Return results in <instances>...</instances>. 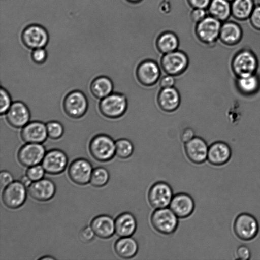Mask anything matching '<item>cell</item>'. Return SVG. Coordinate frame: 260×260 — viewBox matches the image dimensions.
Listing matches in <instances>:
<instances>
[{"instance_id":"cell-1","label":"cell","mask_w":260,"mask_h":260,"mask_svg":"<svg viewBox=\"0 0 260 260\" xmlns=\"http://www.w3.org/2000/svg\"><path fill=\"white\" fill-rule=\"evenodd\" d=\"M259 61L256 54L249 46L238 49L233 55L230 67L236 78L245 77L257 73Z\"/></svg>"},{"instance_id":"cell-2","label":"cell","mask_w":260,"mask_h":260,"mask_svg":"<svg viewBox=\"0 0 260 260\" xmlns=\"http://www.w3.org/2000/svg\"><path fill=\"white\" fill-rule=\"evenodd\" d=\"M128 101L125 94L120 92H112L101 100L99 109L101 113L109 119L121 117L126 112Z\"/></svg>"},{"instance_id":"cell-3","label":"cell","mask_w":260,"mask_h":260,"mask_svg":"<svg viewBox=\"0 0 260 260\" xmlns=\"http://www.w3.org/2000/svg\"><path fill=\"white\" fill-rule=\"evenodd\" d=\"M189 63V59L186 52L182 50L178 49L162 54L160 58L159 65L165 73L177 77L186 71Z\"/></svg>"},{"instance_id":"cell-4","label":"cell","mask_w":260,"mask_h":260,"mask_svg":"<svg viewBox=\"0 0 260 260\" xmlns=\"http://www.w3.org/2000/svg\"><path fill=\"white\" fill-rule=\"evenodd\" d=\"M89 150L97 161H108L115 155V141L107 135H96L90 141Z\"/></svg>"},{"instance_id":"cell-5","label":"cell","mask_w":260,"mask_h":260,"mask_svg":"<svg viewBox=\"0 0 260 260\" xmlns=\"http://www.w3.org/2000/svg\"><path fill=\"white\" fill-rule=\"evenodd\" d=\"M178 217L169 208L156 209L150 217L151 224L158 233L168 235L174 233L177 230Z\"/></svg>"},{"instance_id":"cell-6","label":"cell","mask_w":260,"mask_h":260,"mask_svg":"<svg viewBox=\"0 0 260 260\" xmlns=\"http://www.w3.org/2000/svg\"><path fill=\"white\" fill-rule=\"evenodd\" d=\"M233 230L239 239L243 241H250L257 235L259 224L253 215L248 213H242L235 219Z\"/></svg>"},{"instance_id":"cell-7","label":"cell","mask_w":260,"mask_h":260,"mask_svg":"<svg viewBox=\"0 0 260 260\" xmlns=\"http://www.w3.org/2000/svg\"><path fill=\"white\" fill-rule=\"evenodd\" d=\"M161 69L158 63L151 59L141 61L137 66L135 76L138 82L145 87H151L159 80Z\"/></svg>"},{"instance_id":"cell-8","label":"cell","mask_w":260,"mask_h":260,"mask_svg":"<svg viewBox=\"0 0 260 260\" xmlns=\"http://www.w3.org/2000/svg\"><path fill=\"white\" fill-rule=\"evenodd\" d=\"M88 107L87 99L81 91L75 90L69 92L63 101L65 113L73 119H79L86 113Z\"/></svg>"},{"instance_id":"cell-9","label":"cell","mask_w":260,"mask_h":260,"mask_svg":"<svg viewBox=\"0 0 260 260\" xmlns=\"http://www.w3.org/2000/svg\"><path fill=\"white\" fill-rule=\"evenodd\" d=\"M222 22L208 15L197 24L196 33L199 40L209 46L215 44L219 38Z\"/></svg>"},{"instance_id":"cell-10","label":"cell","mask_w":260,"mask_h":260,"mask_svg":"<svg viewBox=\"0 0 260 260\" xmlns=\"http://www.w3.org/2000/svg\"><path fill=\"white\" fill-rule=\"evenodd\" d=\"M173 196L172 188L169 184L158 181L150 187L147 199L150 205L156 209L168 207Z\"/></svg>"},{"instance_id":"cell-11","label":"cell","mask_w":260,"mask_h":260,"mask_svg":"<svg viewBox=\"0 0 260 260\" xmlns=\"http://www.w3.org/2000/svg\"><path fill=\"white\" fill-rule=\"evenodd\" d=\"M47 30L42 25L32 24L27 26L21 34V40L27 48L34 50L45 48L49 41Z\"/></svg>"},{"instance_id":"cell-12","label":"cell","mask_w":260,"mask_h":260,"mask_svg":"<svg viewBox=\"0 0 260 260\" xmlns=\"http://www.w3.org/2000/svg\"><path fill=\"white\" fill-rule=\"evenodd\" d=\"M26 187L20 181H13L5 187L2 192L4 204L10 209H17L24 203L26 199Z\"/></svg>"},{"instance_id":"cell-13","label":"cell","mask_w":260,"mask_h":260,"mask_svg":"<svg viewBox=\"0 0 260 260\" xmlns=\"http://www.w3.org/2000/svg\"><path fill=\"white\" fill-rule=\"evenodd\" d=\"M45 154V148L41 143H26L19 149L17 158L22 166L30 167L42 162Z\"/></svg>"},{"instance_id":"cell-14","label":"cell","mask_w":260,"mask_h":260,"mask_svg":"<svg viewBox=\"0 0 260 260\" xmlns=\"http://www.w3.org/2000/svg\"><path fill=\"white\" fill-rule=\"evenodd\" d=\"M92 171V166L90 161L83 158H79L70 164L68 175L75 184L84 185L90 182Z\"/></svg>"},{"instance_id":"cell-15","label":"cell","mask_w":260,"mask_h":260,"mask_svg":"<svg viewBox=\"0 0 260 260\" xmlns=\"http://www.w3.org/2000/svg\"><path fill=\"white\" fill-rule=\"evenodd\" d=\"M68 162L67 155L63 151L53 149L46 153L42 161V166L47 173L57 175L65 170Z\"/></svg>"},{"instance_id":"cell-16","label":"cell","mask_w":260,"mask_h":260,"mask_svg":"<svg viewBox=\"0 0 260 260\" xmlns=\"http://www.w3.org/2000/svg\"><path fill=\"white\" fill-rule=\"evenodd\" d=\"M7 122L15 128H22L29 122L30 113L28 107L21 101L13 102L6 113Z\"/></svg>"},{"instance_id":"cell-17","label":"cell","mask_w":260,"mask_h":260,"mask_svg":"<svg viewBox=\"0 0 260 260\" xmlns=\"http://www.w3.org/2000/svg\"><path fill=\"white\" fill-rule=\"evenodd\" d=\"M184 152L187 158L196 164H201L207 160L209 146L202 138L195 136L184 144Z\"/></svg>"},{"instance_id":"cell-18","label":"cell","mask_w":260,"mask_h":260,"mask_svg":"<svg viewBox=\"0 0 260 260\" xmlns=\"http://www.w3.org/2000/svg\"><path fill=\"white\" fill-rule=\"evenodd\" d=\"M156 102L161 110L172 113L178 109L181 103V95L175 86L160 88L157 95Z\"/></svg>"},{"instance_id":"cell-19","label":"cell","mask_w":260,"mask_h":260,"mask_svg":"<svg viewBox=\"0 0 260 260\" xmlns=\"http://www.w3.org/2000/svg\"><path fill=\"white\" fill-rule=\"evenodd\" d=\"M169 207L179 218H186L193 212L195 203L189 194L179 192L173 196Z\"/></svg>"},{"instance_id":"cell-20","label":"cell","mask_w":260,"mask_h":260,"mask_svg":"<svg viewBox=\"0 0 260 260\" xmlns=\"http://www.w3.org/2000/svg\"><path fill=\"white\" fill-rule=\"evenodd\" d=\"M29 195L39 201H47L53 197L56 191L54 182L47 178L32 182L27 187Z\"/></svg>"},{"instance_id":"cell-21","label":"cell","mask_w":260,"mask_h":260,"mask_svg":"<svg viewBox=\"0 0 260 260\" xmlns=\"http://www.w3.org/2000/svg\"><path fill=\"white\" fill-rule=\"evenodd\" d=\"M20 136L26 143H42L48 137L46 124L39 121L29 122L22 128Z\"/></svg>"},{"instance_id":"cell-22","label":"cell","mask_w":260,"mask_h":260,"mask_svg":"<svg viewBox=\"0 0 260 260\" xmlns=\"http://www.w3.org/2000/svg\"><path fill=\"white\" fill-rule=\"evenodd\" d=\"M231 156V148L224 141H215L209 146L207 160L213 166H219L226 164Z\"/></svg>"},{"instance_id":"cell-23","label":"cell","mask_w":260,"mask_h":260,"mask_svg":"<svg viewBox=\"0 0 260 260\" xmlns=\"http://www.w3.org/2000/svg\"><path fill=\"white\" fill-rule=\"evenodd\" d=\"M242 34L241 26L236 22L228 20L222 22L219 38L226 46L234 47L241 41Z\"/></svg>"},{"instance_id":"cell-24","label":"cell","mask_w":260,"mask_h":260,"mask_svg":"<svg viewBox=\"0 0 260 260\" xmlns=\"http://www.w3.org/2000/svg\"><path fill=\"white\" fill-rule=\"evenodd\" d=\"M137 228L136 218L129 212H122L115 219V234L119 237L133 236Z\"/></svg>"},{"instance_id":"cell-25","label":"cell","mask_w":260,"mask_h":260,"mask_svg":"<svg viewBox=\"0 0 260 260\" xmlns=\"http://www.w3.org/2000/svg\"><path fill=\"white\" fill-rule=\"evenodd\" d=\"M90 226L95 235L102 239H108L115 233V219L108 215H100L91 221Z\"/></svg>"},{"instance_id":"cell-26","label":"cell","mask_w":260,"mask_h":260,"mask_svg":"<svg viewBox=\"0 0 260 260\" xmlns=\"http://www.w3.org/2000/svg\"><path fill=\"white\" fill-rule=\"evenodd\" d=\"M237 90L242 95L251 96L260 90V76L256 73L249 76L236 78Z\"/></svg>"},{"instance_id":"cell-27","label":"cell","mask_w":260,"mask_h":260,"mask_svg":"<svg viewBox=\"0 0 260 260\" xmlns=\"http://www.w3.org/2000/svg\"><path fill=\"white\" fill-rule=\"evenodd\" d=\"M114 249L115 253L120 258L130 259L137 254L139 245L132 236L120 237L116 241Z\"/></svg>"},{"instance_id":"cell-28","label":"cell","mask_w":260,"mask_h":260,"mask_svg":"<svg viewBox=\"0 0 260 260\" xmlns=\"http://www.w3.org/2000/svg\"><path fill=\"white\" fill-rule=\"evenodd\" d=\"M114 84L111 79L105 76L94 78L90 85V91L96 99H102L113 92Z\"/></svg>"},{"instance_id":"cell-29","label":"cell","mask_w":260,"mask_h":260,"mask_svg":"<svg viewBox=\"0 0 260 260\" xmlns=\"http://www.w3.org/2000/svg\"><path fill=\"white\" fill-rule=\"evenodd\" d=\"M179 44V38L175 33L165 31L157 37L155 47L159 53L164 54L178 50Z\"/></svg>"},{"instance_id":"cell-30","label":"cell","mask_w":260,"mask_h":260,"mask_svg":"<svg viewBox=\"0 0 260 260\" xmlns=\"http://www.w3.org/2000/svg\"><path fill=\"white\" fill-rule=\"evenodd\" d=\"M207 10L208 15L223 22L232 15L231 3L227 0H211Z\"/></svg>"},{"instance_id":"cell-31","label":"cell","mask_w":260,"mask_h":260,"mask_svg":"<svg viewBox=\"0 0 260 260\" xmlns=\"http://www.w3.org/2000/svg\"><path fill=\"white\" fill-rule=\"evenodd\" d=\"M255 6L254 0H234L231 2V15L238 20L247 19Z\"/></svg>"},{"instance_id":"cell-32","label":"cell","mask_w":260,"mask_h":260,"mask_svg":"<svg viewBox=\"0 0 260 260\" xmlns=\"http://www.w3.org/2000/svg\"><path fill=\"white\" fill-rule=\"evenodd\" d=\"M134 151L132 142L126 138H120L115 141V155L121 159L130 157Z\"/></svg>"},{"instance_id":"cell-33","label":"cell","mask_w":260,"mask_h":260,"mask_svg":"<svg viewBox=\"0 0 260 260\" xmlns=\"http://www.w3.org/2000/svg\"><path fill=\"white\" fill-rule=\"evenodd\" d=\"M109 178L108 171L104 167H99L93 170L90 183L94 187H101L108 183Z\"/></svg>"},{"instance_id":"cell-34","label":"cell","mask_w":260,"mask_h":260,"mask_svg":"<svg viewBox=\"0 0 260 260\" xmlns=\"http://www.w3.org/2000/svg\"><path fill=\"white\" fill-rule=\"evenodd\" d=\"M48 137L53 140L60 138L64 133L63 125L58 121H50L46 123Z\"/></svg>"},{"instance_id":"cell-35","label":"cell","mask_w":260,"mask_h":260,"mask_svg":"<svg viewBox=\"0 0 260 260\" xmlns=\"http://www.w3.org/2000/svg\"><path fill=\"white\" fill-rule=\"evenodd\" d=\"M1 103H0V113L1 115L6 114L13 102L10 93L4 87L1 88Z\"/></svg>"},{"instance_id":"cell-36","label":"cell","mask_w":260,"mask_h":260,"mask_svg":"<svg viewBox=\"0 0 260 260\" xmlns=\"http://www.w3.org/2000/svg\"><path fill=\"white\" fill-rule=\"evenodd\" d=\"M45 172L43 167L37 165L28 167L26 175L32 182H34L42 179Z\"/></svg>"},{"instance_id":"cell-37","label":"cell","mask_w":260,"mask_h":260,"mask_svg":"<svg viewBox=\"0 0 260 260\" xmlns=\"http://www.w3.org/2000/svg\"><path fill=\"white\" fill-rule=\"evenodd\" d=\"M31 58L33 62L37 64L44 63L47 58V52L44 48H39L32 50Z\"/></svg>"},{"instance_id":"cell-38","label":"cell","mask_w":260,"mask_h":260,"mask_svg":"<svg viewBox=\"0 0 260 260\" xmlns=\"http://www.w3.org/2000/svg\"><path fill=\"white\" fill-rule=\"evenodd\" d=\"M95 234L91 226L82 228L79 233V238L83 243H88L93 239Z\"/></svg>"},{"instance_id":"cell-39","label":"cell","mask_w":260,"mask_h":260,"mask_svg":"<svg viewBox=\"0 0 260 260\" xmlns=\"http://www.w3.org/2000/svg\"><path fill=\"white\" fill-rule=\"evenodd\" d=\"M251 252L250 248L246 245L239 246L235 251V258L240 260H248L251 258Z\"/></svg>"},{"instance_id":"cell-40","label":"cell","mask_w":260,"mask_h":260,"mask_svg":"<svg viewBox=\"0 0 260 260\" xmlns=\"http://www.w3.org/2000/svg\"><path fill=\"white\" fill-rule=\"evenodd\" d=\"M208 15L207 9L203 8H192L190 12V17L192 20L198 23Z\"/></svg>"},{"instance_id":"cell-41","label":"cell","mask_w":260,"mask_h":260,"mask_svg":"<svg viewBox=\"0 0 260 260\" xmlns=\"http://www.w3.org/2000/svg\"><path fill=\"white\" fill-rule=\"evenodd\" d=\"M158 82L161 88H167L174 87L176 80L175 76L166 74L160 77Z\"/></svg>"},{"instance_id":"cell-42","label":"cell","mask_w":260,"mask_h":260,"mask_svg":"<svg viewBox=\"0 0 260 260\" xmlns=\"http://www.w3.org/2000/svg\"><path fill=\"white\" fill-rule=\"evenodd\" d=\"M249 19L253 27L260 30V6H255Z\"/></svg>"},{"instance_id":"cell-43","label":"cell","mask_w":260,"mask_h":260,"mask_svg":"<svg viewBox=\"0 0 260 260\" xmlns=\"http://www.w3.org/2000/svg\"><path fill=\"white\" fill-rule=\"evenodd\" d=\"M195 136L194 129L189 127L184 128L180 135V140L184 144L192 139Z\"/></svg>"},{"instance_id":"cell-44","label":"cell","mask_w":260,"mask_h":260,"mask_svg":"<svg viewBox=\"0 0 260 260\" xmlns=\"http://www.w3.org/2000/svg\"><path fill=\"white\" fill-rule=\"evenodd\" d=\"M13 181L12 175L7 171H2L0 173V184L5 188Z\"/></svg>"},{"instance_id":"cell-45","label":"cell","mask_w":260,"mask_h":260,"mask_svg":"<svg viewBox=\"0 0 260 260\" xmlns=\"http://www.w3.org/2000/svg\"><path fill=\"white\" fill-rule=\"evenodd\" d=\"M193 8H203L207 9L211 0H188Z\"/></svg>"},{"instance_id":"cell-46","label":"cell","mask_w":260,"mask_h":260,"mask_svg":"<svg viewBox=\"0 0 260 260\" xmlns=\"http://www.w3.org/2000/svg\"><path fill=\"white\" fill-rule=\"evenodd\" d=\"M26 187H28L32 181L28 178L26 175L21 176L19 180Z\"/></svg>"},{"instance_id":"cell-47","label":"cell","mask_w":260,"mask_h":260,"mask_svg":"<svg viewBox=\"0 0 260 260\" xmlns=\"http://www.w3.org/2000/svg\"><path fill=\"white\" fill-rule=\"evenodd\" d=\"M54 259L53 257H51V256H48V257H42V258H40V259Z\"/></svg>"},{"instance_id":"cell-48","label":"cell","mask_w":260,"mask_h":260,"mask_svg":"<svg viewBox=\"0 0 260 260\" xmlns=\"http://www.w3.org/2000/svg\"><path fill=\"white\" fill-rule=\"evenodd\" d=\"M128 1H129L131 2H139V1H140L141 0H128Z\"/></svg>"},{"instance_id":"cell-49","label":"cell","mask_w":260,"mask_h":260,"mask_svg":"<svg viewBox=\"0 0 260 260\" xmlns=\"http://www.w3.org/2000/svg\"><path fill=\"white\" fill-rule=\"evenodd\" d=\"M227 1H228L229 2H231H231H233L234 0H227Z\"/></svg>"}]
</instances>
